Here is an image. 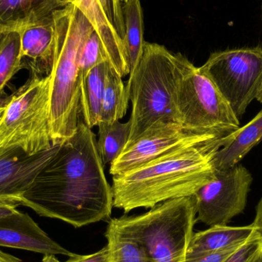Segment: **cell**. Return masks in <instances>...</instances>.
Listing matches in <instances>:
<instances>
[{
	"label": "cell",
	"instance_id": "6da1fadb",
	"mask_svg": "<svg viewBox=\"0 0 262 262\" xmlns=\"http://www.w3.org/2000/svg\"><path fill=\"white\" fill-rule=\"evenodd\" d=\"M57 143L56 152L21 197L19 206L75 228L108 220L113 190L95 133L81 119L75 134Z\"/></svg>",
	"mask_w": 262,
	"mask_h": 262
},
{
	"label": "cell",
	"instance_id": "7a4b0ae2",
	"mask_svg": "<svg viewBox=\"0 0 262 262\" xmlns=\"http://www.w3.org/2000/svg\"><path fill=\"white\" fill-rule=\"evenodd\" d=\"M225 137L182 146L113 176L114 207L128 213L138 208L151 209L167 200L192 196L215 177L214 157Z\"/></svg>",
	"mask_w": 262,
	"mask_h": 262
},
{
	"label": "cell",
	"instance_id": "3957f363",
	"mask_svg": "<svg viewBox=\"0 0 262 262\" xmlns=\"http://www.w3.org/2000/svg\"><path fill=\"white\" fill-rule=\"evenodd\" d=\"M55 23V58L51 73L50 130L53 144L72 137L81 119L83 46L94 29L74 4L52 12Z\"/></svg>",
	"mask_w": 262,
	"mask_h": 262
},
{
	"label": "cell",
	"instance_id": "277c9868",
	"mask_svg": "<svg viewBox=\"0 0 262 262\" xmlns=\"http://www.w3.org/2000/svg\"><path fill=\"white\" fill-rule=\"evenodd\" d=\"M195 223L192 195L159 203L140 215L112 219L108 225L138 243L150 262H186Z\"/></svg>",
	"mask_w": 262,
	"mask_h": 262
},
{
	"label": "cell",
	"instance_id": "5b68a950",
	"mask_svg": "<svg viewBox=\"0 0 262 262\" xmlns=\"http://www.w3.org/2000/svg\"><path fill=\"white\" fill-rule=\"evenodd\" d=\"M175 70L176 54L161 45L145 42L143 56L126 84L132 112L124 149L156 124L177 123L172 104Z\"/></svg>",
	"mask_w": 262,
	"mask_h": 262
},
{
	"label": "cell",
	"instance_id": "8992f818",
	"mask_svg": "<svg viewBox=\"0 0 262 262\" xmlns=\"http://www.w3.org/2000/svg\"><path fill=\"white\" fill-rule=\"evenodd\" d=\"M172 104L176 121L189 132L227 136L240 127L215 84L180 53L176 54Z\"/></svg>",
	"mask_w": 262,
	"mask_h": 262
},
{
	"label": "cell",
	"instance_id": "52a82bcc",
	"mask_svg": "<svg viewBox=\"0 0 262 262\" xmlns=\"http://www.w3.org/2000/svg\"><path fill=\"white\" fill-rule=\"evenodd\" d=\"M51 75L29 78L5 104L0 149L18 147L29 154L53 145L50 130Z\"/></svg>",
	"mask_w": 262,
	"mask_h": 262
},
{
	"label": "cell",
	"instance_id": "ba28073f",
	"mask_svg": "<svg viewBox=\"0 0 262 262\" xmlns=\"http://www.w3.org/2000/svg\"><path fill=\"white\" fill-rule=\"evenodd\" d=\"M200 69L240 119L256 96L262 76V48H238L213 52Z\"/></svg>",
	"mask_w": 262,
	"mask_h": 262
},
{
	"label": "cell",
	"instance_id": "9c48e42d",
	"mask_svg": "<svg viewBox=\"0 0 262 262\" xmlns=\"http://www.w3.org/2000/svg\"><path fill=\"white\" fill-rule=\"evenodd\" d=\"M253 178L243 165L215 170L212 181L200 188L193 196L196 223L206 226L228 225L244 212Z\"/></svg>",
	"mask_w": 262,
	"mask_h": 262
},
{
	"label": "cell",
	"instance_id": "30bf717a",
	"mask_svg": "<svg viewBox=\"0 0 262 262\" xmlns=\"http://www.w3.org/2000/svg\"><path fill=\"white\" fill-rule=\"evenodd\" d=\"M220 137L225 136L193 134L176 122L160 123L123 150L111 163L110 173L112 176L124 173L182 146Z\"/></svg>",
	"mask_w": 262,
	"mask_h": 262
},
{
	"label": "cell",
	"instance_id": "8fae6325",
	"mask_svg": "<svg viewBox=\"0 0 262 262\" xmlns=\"http://www.w3.org/2000/svg\"><path fill=\"white\" fill-rule=\"evenodd\" d=\"M58 148V143L36 154H29L18 147L0 149V200L19 206L21 197Z\"/></svg>",
	"mask_w": 262,
	"mask_h": 262
},
{
	"label": "cell",
	"instance_id": "7c38bea8",
	"mask_svg": "<svg viewBox=\"0 0 262 262\" xmlns=\"http://www.w3.org/2000/svg\"><path fill=\"white\" fill-rule=\"evenodd\" d=\"M0 247L12 248L42 255L70 257L73 252L54 241L28 213L18 212L0 218Z\"/></svg>",
	"mask_w": 262,
	"mask_h": 262
},
{
	"label": "cell",
	"instance_id": "4fadbf2b",
	"mask_svg": "<svg viewBox=\"0 0 262 262\" xmlns=\"http://www.w3.org/2000/svg\"><path fill=\"white\" fill-rule=\"evenodd\" d=\"M19 33L21 69L29 70L30 78L49 76L55 58V23L52 13Z\"/></svg>",
	"mask_w": 262,
	"mask_h": 262
},
{
	"label": "cell",
	"instance_id": "5bb4252c",
	"mask_svg": "<svg viewBox=\"0 0 262 262\" xmlns=\"http://www.w3.org/2000/svg\"><path fill=\"white\" fill-rule=\"evenodd\" d=\"M59 8L75 5L90 21L101 38L109 62L123 78L130 74L125 45L114 26L111 24L98 0H57Z\"/></svg>",
	"mask_w": 262,
	"mask_h": 262
},
{
	"label": "cell",
	"instance_id": "9a60e30c",
	"mask_svg": "<svg viewBox=\"0 0 262 262\" xmlns=\"http://www.w3.org/2000/svg\"><path fill=\"white\" fill-rule=\"evenodd\" d=\"M261 140L262 109L250 122L224 137L223 146L214 157L215 170H224L238 164Z\"/></svg>",
	"mask_w": 262,
	"mask_h": 262
},
{
	"label": "cell",
	"instance_id": "2e32d148",
	"mask_svg": "<svg viewBox=\"0 0 262 262\" xmlns=\"http://www.w3.org/2000/svg\"><path fill=\"white\" fill-rule=\"evenodd\" d=\"M58 8L57 0H0V32H20Z\"/></svg>",
	"mask_w": 262,
	"mask_h": 262
},
{
	"label": "cell",
	"instance_id": "e0dca14e",
	"mask_svg": "<svg viewBox=\"0 0 262 262\" xmlns=\"http://www.w3.org/2000/svg\"><path fill=\"white\" fill-rule=\"evenodd\" d=\"M252 224L244 226L216 225L195 232L189 243L187 255L218 252L243 243L256 231Z\"/></svg>",
	"mask_w": 262,
	"mask_h": 262
},
{
	"label": "cell",
	"instance_id": "ac0fdd59",
	"mask_svg": "<svg viewBox=\"0 0 262 262\" xmlns=\"http://www.w3.org/2000/svg\"><path fill=\"white\" fill-rule=\"evenodd\" d=\"M111 67L112 64L108 61H104L91 69L81 78V119L92 129L98 126L100 121L104 90Z\"/></svg>",
	"mask_w": 262,
	"mask_h": 262
},
{
	"label": "cell",
	"instance_id": "d6986e66",
	"mask_svg": "<svg viewBox=\"0 0 262 262\" xmlns=\"http://www.w3.org/2000/svg\"><path fill=\"white\" fill-rule=\"evenodd\" d=\"M125 26L126 54L129 71L132 75L138 66L146 41L143 38V14L140 0H129L122 6Z\"/></svg>",
	"mask_w": 262,
	"mask_h": 262
},
{
	"label": "cell",
	"instance_id": "ffe728a7",
	"mask_svg": "<svg viewBox=\"0 0 262 262\" xmlns=\"http://www.w3.org/2000/svg\"><path fill=\"white\" fill-rule=\"evenodd\" d=\"M129 101L128 89L112 66L107 75L99 122L111 123L122 119L127 113Z\"/></svg>",
	"mask_w": 262,
	"mask_h": 262
},
{
	"label": "cell",
	"instance_id": "44dd1931",
	"mask_svg": "<svg viewBox=\"0 0 262 262\" xmlns=\"http://www.w3.org/2000/svg\"><path fill=\"white\" fill-rule=\"evenodd\" d=\"M98 134L97 139L98 152L102 160L103 164L112 163L123 152L130 133V121L121 123L99 122L98 124Z\"/></svg>",
	"mask_w": 262,
	"mask_h": 262
},
{
	"label": "cell",
	"instance_id": "7402d4cb",
	"mask_svg": "<svg viewBox=\"0 0 262 262\" xmlns=\"http://www.w3.org/2000/svg\"><path fill=\"white\" fill-rule=\"evenodd\" d=\"M21 35L0 32V94L12 77L21 70Z\"/></svg>",
	"mask_w": 262,
	"mask_h": 262
},
{
	"label": "cell",
	"instance_id": "603a6c76",
	"mask_svg": "<svg viewBox=\"0 0 262 262\" xmlns=\"http://www.w3.org/2000/svg\"><path fill=\"white\" fill-rule=\"evenodd\" d=\"M111 262H150L144 249L130 238L107 226L105 234Z\"/></svg>",
	"mask_w": 262,
	"mask_h": 262
},
{
	"label": "cell",
	"instance_id": "cb8c5ba5",
	"mask_svg": "<svg viewBox=\"0 0 262 262\" xmlns=\"http://www.w3.org/2000/svg\"><path fill=\"white\" fill-rule=\"evenodd\" d=\"M106 61H108L107 54L101 38L94 30L86 40L81 52L80 58L81 76H84L91 69Z\"/></svg>",
	"mask_w": 262,
	"mask_h": 262
},
{
	"label": "cell",
	"instance_id": "d4e9b609",
	"mask_svg": "<svg viewBox=\"0 0 262 262\" xmlns=\"http://www.w3.org/2000/svg\"><path fill=\"white\" fill-rule=\"evenodd\" d=\"M262 252V236L255 231L247 241L224 262H253Z\"/></svg>",
	"mask_w": 262,
	"mask_h": 262
},
{
	"label": "cell",
	"instance_id": "484cf974",
	"mask_svg": "<svg viewBox=\"0 0 262 262\" xmlns=\"http://www.w3.org/2000/svg\"><path fill=\"white\" fill-rule=\"evenodd\" d=\"M111 24L114 26L121 39H125V26L122 4L120 0H98Z\"/></svg>",
	"mask_w": 262,
	"mask_h": 262
},
{
	"label": "cell",
	"instance_id": "4316f807",
	"mask_svg": "<svg viewBox=\"0 0 262 262\" xmlns=\"http://www.w3.org/2000/svg\"><path fill=\"white\" fill-rule=\"evenodd\" d=\"M246 241L247 239L243 243L234 245L228 249L218 251V252L199 254V255H187L186 262H224L231 255H233Z\"/></svg>",
	"mask_w": 262,
	"mask_h": 262
},
{
	"label": "cell",
	"instance_id": "83f0119b",
	"mask_svg": "<svg viewBox=\"0 0 262 262\" xmlns=\"http://www.w3.org/2000/svg\"><path fill=\"white\" fill-rule=\"evenodd\" d=\"M75 262H111L110 252L107 246L91 255H81L75 254Z\"/></svg>",
	"mask_w": 262,
	"mask_h": 262
},
{
	"label": "cell",
	"instance_id": "f1b7e54d",
	"mask_svg": "<svg viewBox=\"0 0 262 262\" xmlns=\"http://www.w3.org/2000/svg\"><path fill=\"white\" fill-rule=\"evenodd\" d=\"M18 206V205L16 203L0 200V218L18 212V210L17 209Z\"/></svg>",
	"mask_w": 262,
	"mask_h": 262
},
{
	"label": "cell",
	"instance_id": "f546056e",
	"mask_svg": "<svg viewBox=\"0 0 262 262\" xmlns=\"http://www.w3.org/2000/svg\"><path fill=\"white\" fill-rule=\"evenodd\" d=\"M252 225L255 226V229L261 234L262 236V197L257 205L255 220H254Z\"/></svg>",
	"mask_w": 262,
	"mask_h": 262
},
{
	"label": "cell",
	"instance_id": "4dcf8cb0",
	"mask_svg": "<svg viewBox=\"0 0 262 262\" xmlns=\"http://www.w3.org/2000/svg\"><path fill=\"white\" fill-rule=\"evenodd\" d=\"M0 262H23L20 258L0 249Z\"/></svg>",
	"mask_w": 262,
	"mask_h": 262
},
{
	"label": "cell",
	"instance_id": "1f68e13d",
	"mask_svg": "<svg viewBox=\"0 0 262 262\" xmlns=\"http://www.w3.org/2000/svg\"><path fill=\"white\" fill-rule=\"evenodd\" d=\"M75 255L74 254L72 256L69 257V259L64 262H75ZM41 262H62L59 261L58 258L55 257V255H52V254H49V255H44L43 257L42 261Z\"/></svg>",
	"mask_w": 262,
	"mask_h": 262
},
{
	"label": "cell",
	"instance_id": "d6a6232c",
	"mask_svg": "<svg viewBox=\"0 0 262 262\" xmlns=\"http://www.w3.org/2000/svg\"><path fill=\"white\" fill-rule=\"evenodd\" d=\"M255 100H257V101H258V102L262 104V76L261 78V81H260L259 85H258V91H257Z\"/></svg>",
	"mask_w": 262,
	"mask_h": 262
},
{
	"label": "cell",
	"instance_id": "836d02e7",
	"mask_svg": "<svg viewBox=\"0 0 262 262\" xmlns=\"http://www.w3.org/2000/svg\"><path fill=\"white\" fill-rule=\"evenodd\" d=\"M5 104H0V121H1L2 117H3V113H4Z\"/></svg>",
	"mask_w": 262,
	"mask_h": 262
},
{
	"label": "cell",
	"instance_id": "e575fe53",
	"mask_svg": "<svg viewBox=\"0 0 262 262\" xmlns=\"http://www.w3.org/2000/svg\"><path fill=\"white\" fill-rule=\"evenodd\" d=\"M253 262H262V252L260 253V255H258V258Z\"/></svg>",
	"mask_w": 262,
	"mask_h": 262
},
{
	"label": "cell",
	"instance_id": "d590c367",
	"mask_svg": "<svg viewBox=\"0 0 262 262\" xmlns=\"http://www.w3.org/2000/svg\"><path fill=\"white\" fill-rule=\"evenodd\" d=\"M120 1L121 2V3H127V1H129V0H120Z\"/></svg>",
	"mask_w": 262,
	"mask_h": 262
},
{
	"label": "cell",
	"instance_id": "8d00e7d4",
	"mask_svg": "<svg viewBox=\"0 0 262 262\" xmlns=\"http://www.w3.org/2000/svg\"><path fill=\"white\" fill-rule=\"evenodd\" d=\"M261 14H262V9H261Z\"/></svg>",
	"mask_w": 262,
	"mask_h": 262
}]
</instances>
